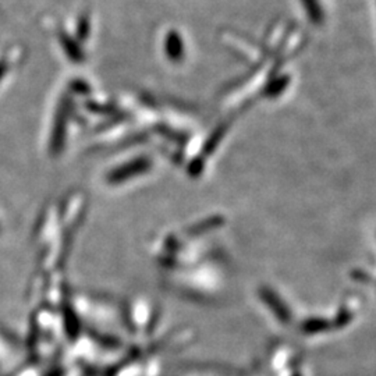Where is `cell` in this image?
Listing matches in <instances>:
<instances>
[{"mask_svg":"<svg viewBox=\"0 0 376 376\" xmlns=\"http://www.w3.org/2000/svg\"><path fill=\"white\" fill-rule=\"evenodd\" d=\"M150 168L148 161L145 159H136L127 165H123L117 169H115L109 176H108V182L109 183H122L126 182L127 179H133L138 175H141L143 172H145Z\"/></svg>","mask_w":376,"mask_h":376,"instance_id":"1","label":"cell"}]
</instances>
